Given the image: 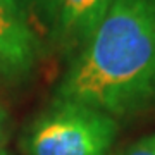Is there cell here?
I'll return each mask as SVG.
<instances>
[{"instance_id":"cell-2","label":"cell","mask_w":155,"mask_h":155,"mask_svg":"<svg viewBox=\"0 0 155 155\" xmlns=\"http://www.w3.org/2000/svg\"><path fill=\"white\" fill-rule=\"evenodd\" d=\"M116 119L93 107L57 98L24 136L26 155H109Z\"/></svg>"},{"instance_id":"cell-3","label":"cell","mask_w":155,"mask_h":155,"mask_svg":"<svg viewBox=\"0 0 155 155\" xmlns=\"http://www.w3.org/2000/svg\"><path fill=\"white\" fill-rule=\"evenodd\" d=\"M38 59V41L14 0H0V76L19 79Z\"/></svg>"},{"instance_id":"cell-6","label":"cell","mask_w":155,"mask_h":155,"mask_svg":"<svg viewBox=\"0 0 155 155\" xmlns=\"http://www.w3.org/2000/svg\"><path fill=\"white\" fill-rule=\"evenodd\" d=\"M4 134H5V110L0 105V153L4 152L2 150V147H4Z\"/></svg>"},{"instance_id":"cell-5","label":"cell","mask_w":155,"mask_h":155,"mask_svg":"<svg viewBox=\"0 0 155 155\" xmlns=\"http://www.w3.org/2000/svg\"><path fill=\"white\" fill-rule=\"evenodd\" d=\"M121 155H155V133L143 136L136 143L127 147Z\"/></svg>"},{"instance_id":"cell-1","label":"cell","mask_w":155,"mask_h":155,"mask_svg":"<svg viewBox=\"0 0 155 155\" xmlns=\"http://www.w3.org/2000/svg\"><path fill=\"white\" fill-rule=\"evenodd\" d=\"M57 98L129 116L155 98V0H114L71 62Z\"/></svg>"},{"instance_id":"cell-8","label":"cell","mask_w":155,"mask_h":155,"mask_svg":"<svg viewBox=\"0 0 155 155\" xmlns=\"http://www.w3.org/2000/svg\"><path fill=\"white\" fill-rule=\"evenodd\" d=\"M0 155H7V153H5V152H2V153H0Z\"/></svg>"},{"instance_id":"cell-7","label":"cell","mask_w":155,"mask_h":155,"mask_svg":"<svg viewBox=\"0 0 155 155\" xmlns=\"http://www.w3.org/2000/svg\"><path fill=\"white\" fill-rule=\"evenodd\" d=\"M35 2H36V0H14V4H16L17 7H19V11H21L22 7H29V5H33ZM22 12V11H21ZM22 14H24V12H22Z\"/></svg>"},{"instance_id":"cell-4","label":"cell","mask_w":155,"mask_h":155,"mask_svg":"<svg viewBox=\"0 0 155 155\" xmlns=\"http://www.w3.org/2000/svg\"><path fill=\"white\" fill-rule=\"evenodd\" d=\"M114 0H52L55 29L64 45L81 47L98 28Z\"/></svg>"}]
</instances>
